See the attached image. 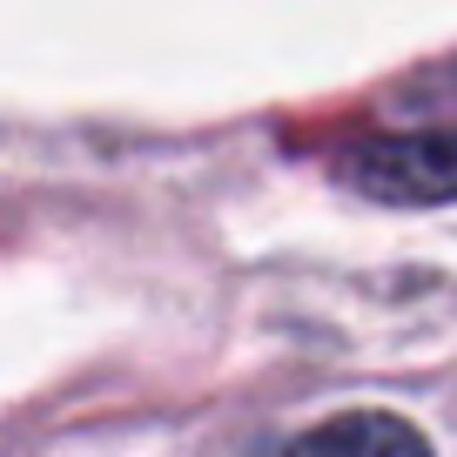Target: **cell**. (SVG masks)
<instances>
[{
  "instance_id": "2",
  "label": "cell",
  "mask_w": 457,
  "mask_h": 457,
  "mask_svg": "<svg viewBox=\"0 0 457 457\" xmlns=\"http://www.w3.org/2000/svg\"><path fill=\"white\" fill-rule=\"evenodd\" d=\"M289 457H437L403 417L390 411H350L337 424H316L289 444Z\"/></svg>"
},
{
  "instance_id": "1",
  "label": "cell",
  "mask_w": 457,
  "mask_h": 457,
  "mask_svg": "<svg viewBox=\"0 0 457 457\" xmlns=\"http://www.w3.org/2000/svg\"><path fill=\"white\" fill-rule=\"evenodd\" d=\"M337 175L370 202H457V129H424V135H370L337 162Z\"/></svg>"
}]
</instances>
